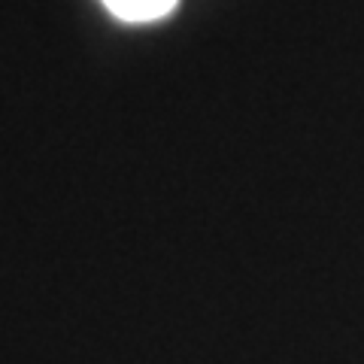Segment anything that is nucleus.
<instances>
[{
	"instance_id": "obj_1",
	"label": "nucleus",
	"mask_w": 364,
	"mask_h": 364,
	"mask_svg": "<svg viewBox=\"0 0 364 364\" xmlns=\"http://www.w3.org/2000/svg\"><path fill=\"white\" fill-rule=\"evenodd\" d=\"M104 6L124 21H155L164 18L176 0H104Z\"/></svg>"
}]
</instances>
